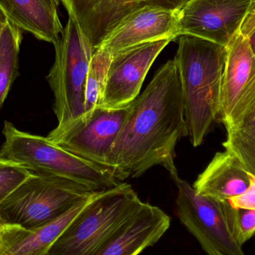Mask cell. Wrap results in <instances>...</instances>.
<instances>
[{
    "mask_svg": "<svg viewBox=\"0 0 255 255\" xmlns=\"http://www.w3.org/2000/svg\"><path fill=\"white\" fill-rule=\"evenodd\" d=\"M179 11L154 7L143 9L117 28L100 48L114 55L142 43L169 37L176 39Z\"/></svg>",
    "mask_w": 255,
    "mask_h": 255,
    "instance_id": "cell-14",
    "label": "cell"
},
{
    "mask_svg": "<svg viewBox=\"0 0 255 255\" xmlns=\"http://www.w3.org/2000/svg\"><path fill=\"white\" fill-rule=\"evenodd\" d=\"M142 203L127 183L97 192L55 241L49 255H97Z\"/></svg>",
    "mask_w": 255,
    "mask_h": 255,
    "instance_id": "cell-4",
    "label": "cell"
},
{
    "mask_svg": "<svg viewBox=\"0 0 255 255\" xmlns=\"http://www.w3.org/2000/svg\"><path fill=\"white\" fill-rule=\"evenodd\" d=\"M96 193L64 178L31 174L0 204V216L5 224L36 229Z\"/></svg>",
    "mask_w": 255,
    "mask_h": 255,
    "instance_id": "cell-5",
    "label": "cell"
},
{
    "mask_svg": "<svg viewBox=\"0 0 255 255\" xmlns=\"http://www.w3.org/2000/svg\"><path fill=\"white\" fill-rule=\"evenodd\" d=\"M129 106L118 109L98 106L91 115L68 127L54 128L46 137L74 155L106 166V159L127 119Z\"/></svg>",
    "mask_w": 255,
    "mask_h": 255,
    "instance_id": "cell-9",
    "label": "cell"
},
{
    "mask_svg": "<svg viewBox=\"0 0 255 255\" xmlns=\"http://www.w3.org/2000/svg\"><path fill=\"white\" fill-rule=\"evenodd\" d=\"M93 196L79 202L59 218L36 229L4 224L1 233L0 255H49L55 241Z\"/></svg>",
    "mask_w": 255,
    "mask_h": 255,
    "instance_id": "cell-15",
    "label": "cell"
},
{
    "mask_svg": "<svg viewBox=\"0 0 255 255\" xmlns=\"http://www.w3.org/2000/svg\"><path fill=\"white\" fill-rule=\"evenodd\" d=\"M54 46L55 62L46 79L54 95L55 128L63 129L85 115V85L94 51L71 17Z\"/></svg>",
    "mask_w": 255,
    "mask_h": 255,
    "instance_id": "cell-6",
    "label": "cell"
},
{
    "mask_svg": "<svg viewBox=\"0 0 255 255\" xmlns=\"http://www.w3.org/2000/svg\"><path fill=\"white\" fill-rule=\"evenodd\" d=\"M250 184V172L230 151L217 152L193 184L198 194L227 202L245 193Z\"/></svg>",
    "mask_w": 255,
    "mask_h": 255,
    "instance_id": "cell-16",
    "label": "cell"
},
{
    "mask_svg": "<svg viewBox=\"0 0 255 255\" xmlns=\"http://www.w3.org/2000/svg\"><path fill=\"white\" fill-rule=\"evenodd\" d=\"M22 32L10 21L0 36V110L17 76Z\"/></svg>",
    "mask_w": 255,
    "mask_h": 255,
    "instance_id": "cell-18",
    "label": "cell"
},
{
    "mask_svg": "<svg viewBox=\"0 0 255 255\" xmlns=\"http://www.w3.org/2000/svg\"><path fill=\"white\" fill-rule=\"evenodd\" d=\"M4 224L5 223L3 221L2 218H1V216H0V247H1V230H2L3 227H4Z\"/></svg>",
    "mask_w": 255,
    "mask_h": 255,
    "instance_id": "cell-26",
    "label": "cell"
},
{
    "mask_svg": "<svg viewBox=\"0 0 255 255\" xmlns=\"http://www.w3.org/2000/svg\"><path fill=\"white\" fill-rule=\"evenodd\" d=\"M31 174L22 164L0 158V204Z\"/></svg>",
    "mask_w": 255,
    "mask_h": 255,
    "instance_id": "cell-22",
    "label": "cell"
},
{
    "mask_svg": "<svg viewBox=\"0 0 255 255\" xmlns=\"http://www.w3.org/2000/svg\"><path fill=\"white\" fill-rule=\"evenodd\" d=\"M112 58V55L101 48L94 52L87 76L85 115L82 118L91 115L100 106Z\"/></svg>",
    "mask_w": 255,
    "mask_h": 255,
    "instance_id": "cell-19",
    "label": "cell"
},
{
    "mask_svg": "<svg viewBox=\"0 0 255 255\" xmlns=\"http://www.w3.org/2000/svg\"><path fill=\"white\" fill-rule=\"evenodd\" d=\"M0 158L28 168L31 173L64 178L96 192L119 185L113 170L63 149L47 137L27 133L4 121Z\"/></svg>",
    "mask_w": 255,
    "mask_h": 255,
    "instance_id": "cell-3",
    "label": "cell"
},
{
    "mask_svg": "<svg viewBox=\"0 0 255 255\" xmlns=\"http://www.w3.org/2000/svg\"><path fill=\"white\" fill-rule=\"evenodd\" d=\"M226 56V46L190 34L178 37L174 61L181 81L188 136L194 147L203 142L220 118Z\"/></svg>",
    "mask_w": 255,
    "mask_h": 255,
    "instance_id": "cell-2",
    "label": "cell"
},
{
    "mask_svg": "<svg viewBox=\"0 0 255 255\" xmlns=\"http://www.w3.org/2000/svg\"></svg>",
    "mask_w": 255,
    "mask_h": 255,
    "instance_id": "cell-28",
    "label": "cell"
},
{
    "mask_svg": "<svg viewBox=\"0 0 255 255\" xmlns=\"http://www.w3.org/2000/svg\"><path fill=\"white\" fill-rule=\"evenodd\" d=\"M7 22H8V19H7V16L3 11L2 9L0 7V36H1L4 27L5 26Z\"/></svg>",
    "mask_w": 255,
    "mask_h": 255,
    "instance_id": "cell-25",
    "label": "cell"
},
{
    "mask_svg": "<svg viewBox=\"0 0 255 255\" xmlns=\"http://www.w3.org/2000/svg\"><path fill=\"white\" fill-rule=\"evenodd\" d=\"M61 0H0L8 20L36 38L55 45L63 28L58 16Z\"/></svg>",
    "mask_w": 255,
    "mask_h": 255,
    "instance_id": "cell-17",
    "label": "cell"
},
{
    "mask_svg": "<svg viewBox=\"0 0 255 255\" xmlns=\"http://www.w3.org/2000/svg\"><path fill=\"white\" fill-rule=\"evenodd\" d=\"M170 224L164 211L143 202L97 255H139L159 241Z\"/></svg>",
    "mask_w": 255,
    "mask_h": 255,
    "instance_id": "cell-13",
    "label": "cell"
},
{
    "mask_svg": "<svg viewBox=\"0 0 255 255\" xmlns=\"http://www.w3.org/2000/svg\"><path fill=\"white\" fill-rule=\"evenodd\" d=\"M240 33L248 40L255 56V9H250L247 13L240 28Z\"/></svg>",
    "mask_w": 255,
    "mask_h": 255,
    "instance_id": "cell-24",
    "label": "cell"
},
{
    "mask_svg": "<svg viewBox=\"0 0 255 255\" xmlns=\"http://www.w3.org/2000/svg\"><path fill=\"white\" fill-rule=\"evenodd\" d=\"M255 0H190L178 13L175 35L190 34L227 46Z\"/></svg>",
    "mask_w": 255,
    "mask_h": 255,
    "instance_id": "cell-11",
    "label": "cell"
},
{
    "mask_svg": "<svg viewBox=\"0 0 255 255\" xmlns=\"http://www.w3.org/2000/svg\"><path fill=\"white\" fill-rule=\"evenodd\" d=\"M251 8L255 9V1H253V5H252Z\"/></svg>",
    "mask_w": 255,
    "mask_h": 255,
    "instance_id": "cell-27",
    "label": "cell"
},
{
    "mask_svg": "<svg viewBox=\"0 0 255 255\" xmlns=\"http://www.w3.org/2000/svg\"><path fill=\"white\" fill-rule=\"evenodd\" d=\"M222 205L228 228L235 241L243 247L255 235V211L232 208L227 202Z\"/></svg>",
    "mask_w": 255,
    "mask_h": 255,
    "instance_id": "cell-21",
    "label": "cell"
},
{
    "mask_svg": "<svg viewBox=\"0 0 255 255\" xmlns=\"http://www.w3.org/2000/svg\"><path fill=\"white\" fill-rule=\"evenodd\" d=\"M175 39H161L124 49L112 55L100 107L128 106L139 96L144 80L157 57Z\"/></svg>",
    "mask_w": 255,
    "mask_h": 255,
    "instance_id": "cell-12",
    "label": "cell"
},
{
    "mask_svg": "<svg viewBox=\"0 0 255 255\" xmlns=\"http://www.w3.org/2000/svg\"><path fill=\"white\" fill-rule=\"evenodd\" d=\"M188 136L184 99L175 61L154 73L145 91L129 106L121 132L106 159L117 179L137 178L153 166L178 176L175 147Z\"/></svg>",
    "mask_w": 255,
    "mask_h": 255,
    "instance_id": "cell-1",
    "label": "cell"
},
{
    "mask_svg": "<svg viewBox=\"0 0 255 255\" xmlns=\"http://www.w3.org/2000/svg\"><path fill=\"white\" fill-rule=\"evenodd\" d=\"M250 184L245 193L227 201L232 208L255 211V176L250 173Z\"/></svg>",
    "mask_w": 255,
    "mask_h": 255,
    "instance_id": "cell-23",
    "label": "cell"
},
{
    "mask_svg": "<svg viewBox=\"0 0 255 255\" xmlns=\"http://www.w3.org/2000/svg\"><path fill=\"white\" fill-rule=\"evenodd\" d=\"M190 0H61L94 52L135 13L148 7L181 10Z\"/></svg>",
    "mask_w": 255,
    "mask_h": 255,
    "instance_id": "cell-10",
    "label": "cell"
},
{
    "mask_svg": "<svg viewBox=\"0 0 255 255\" xmlns=\"http://www.w3.org/2000/svg\"><path fill=\"white\" fill-rule=\"evenodd\" d=\"M220 106L227 132L242 127L255 114V56L240 31L226 46Z\"/></svg>",
    "mask_w": 255,
    "mask_h": 255,
    "instance_id": "cell-8",
    "label": "cell"
},
{
    "mask_svg": "<svg viewBox=\"0 0 255 255\" xmlns=\"http://www.w3.org/2000/svg\"><path fill=\"white\" fill-rule=\"evenodd\" d=\"M223 145L240 160L247 172L255 176V114L242 127L228 132Z\"/></svg>",
    "mask_w": 255,
    "mask_h": 255,
    "instance_id": "cell-20",
    "label": "cell"
},
{
    "mask_svg": "<svg viewBox=\"0 0 255 255\" xmlns=\"http://www.w3.org/2000/svg\"><path fill=\"white\" fill-rule=\"evenodd\" d=\"M178 189V219L208 255H246L226 223L221 202L198 194L179 176L172 177Z\"/></svg>",
    "mask_w": 255,
    "mask_h": 255,
    "instance_id": "cell-7",
    "label": "cell"
}]
</instances>
